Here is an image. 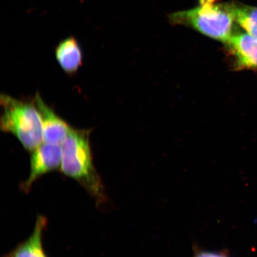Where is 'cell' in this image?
I'll list each match as a JSON object with an SVG mask.
<instances>
[{"label":"cell","instance_id":"6da1fadb","mask_svg":"<svg viewBox=\"0 0 257 257\" xmlns=\"http://www.w3.org/2000/svg\"><path fill=\"white\" fill-rule=\"evenodd\" d=\"M91 133V130L72 127L62 144V159L60 171L63 175L78 182L94 198L96 204L99 205L107 201V196L93 160L90 142Z\"/></svg>","mask_w":257,"mask_h":257},{"label":"cell","instance_id":"7a4b0ae2","mask_svg":"<svg viewBox=\"0 0 257 257\" xmlns=\"http://www.w3.org/2000/svg\"><path fill=\"white\" fill-rule=\"evenodd\" d=\"M2 111L0 127L14 135L28 152L44 143L43 123L34 101L20 100L7 94H1Z\"/></svg>","mask_w":257,"mask_h":257},{"label":"cell","instance_id":"3957f363","mask_svg":"<svg viewBox=\"0 0 257 257\" xmlns=\"http://www.w3.org/2000/svg\"><path fill=\"white\" fill-rule=\"evenodd\" d=\"M197 7L169 16L172 24L184 25L212 39L227 43L233 36L234 19L226 3L199 0Z\"/></svg>","mask_w":257,"mask_h":257},{"label":"cell","instance_id":"277c9868","mask_svg":"<svg viewBox=\"0 0 257 257\" xmlns=\"http://www.w3.org/2000/svg\"><path fill=\"white\" fill-rule=\"evenodd\" d=\"M62 159V145L41 144L31 152L28 178L19 186L21 191L30 192L32 185L45 175L60 169Z\"/></svg>","mask_w":257,"mask_h":257},{"label":"cell","instance_id":"5b68a950","mask_svg":"<svg viewBox=\"0 0 257 257\" xmlns=\"http://www.w3.org/2000/svg\"><path fill=\"white\" fill-rule=\"evenodd\" d=\"M34 101L41 114L44 142L62 145L68 136L72 127L44 102L39 93L35 95Z\"/></svg>","mask_w":257,"mask_h":257},{"label":"cell","instance_id":"8992f818","mask_svg":"<svg viewBox=\"0 0 257 257\" xmlns=\"http://www.w3.org/2000/svg\"><path fill=\"white\" fill-rule=\"evenodd\" d=\"M226 44L235 57L237 67L257 69V38L247 33L235 34Z\"/></svg>","mask_w":257,"mask_h":257},{"label":"cell","instance_id":"52a82bcc","mask_svg":"<svg viewBox=\"0 0 257 257\" xmlns=\"http://www.w3.org/2000/svg\"><path fill=\"white\" fill-rule=\"evenodd\" d=\"M47 223L46 217L38 215L31 235L3 257H48L45 252L43 242Z\"/></svg>","mask_w":257,"mask_h":257},{"label":"cell","instance_id":"ba28073f","mask_svg":"<svg viewBox=\"0 0 257 257\" xmlns=\"http://www.w3.org/2000/svg\"><path fill=\"white\" fill-rule=\"evenodd\" d=\"M56 59L61 68L68 75L78 72L83 64V51L76 38L70 36L61 41L55 48Z\"/></svg>","mask_w":257,"mask_h":257},{"label":"cell","instance_id":"9c48e42d","mask_svg":"<svg viewBox=\"0 0 257 257\" xmlns=\"http://www.w3.org/2000/svg\"><path fill=\"white\" fill-rule=\"evenodd\" d=\"M226 5L234 22L247 34L257 38V8L235 2L226 3Z\"/></svg>","mask_w":257,"mask_h":257},{"label":"cell","instance_id":"30bf717a","mask_svg":"<svg viewBox=\"0 0 257 257\" xmlns=\"http://www.w3.org/2000/svg\"><path fill=\"white\" fill-rule=\"evenodd\" d=\"M197 257H224L217 253L211 252H202L200 253Z\"/></svg>","mask_w":257,"mask_h":257}]
</instances>
